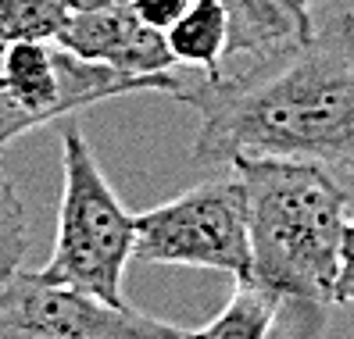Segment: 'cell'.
I'll list each match as a JSON object with an SVG mask.
<instances>
[{
  "instance_id": "1",
  "label": "cell",
  "mask_w": 354,
  "mask_h": 339,
  "mask_svg": "<svg viewBox=\"0 0 354 339\" xmlns=\"http://www.w3.org/2000/svg\"><path fill=\"white\" fill-rule=\"evenodd\" d=\"M176 97L201 118L194 157L204 164L286 157L354 172V14H329L240 72L183 79Z\"/></svg>"
},
{
  "instance_id": "2",
  "label": "cell",
  "mask_w": 354,
  "mask_h": 339,
  "mask_svg": "<svg viewBox=\"0 0 354 339\" xmlns=\"http://www.w3.org/2000/svg\"><path fill=\"white\" fill-rule=\"evenodd\" d=\"M247 189L251 279L279 296V314L301 339H315L337 304L340 250L351 218L347 189L329 168L286 157H236Z\"/></svg>"
},
{
  "instance_id": "3",
  "label": "cell",
  "mask_w": 354,
  "mask_h": 339,
  "mask_svg": "<svg viewBox=\"0 0 354 339\" xmlns=\"http://www.w3.org/2000/svg\"><path fill=\"white\" fill-rule=\"evenodd\" d=\"M136 250V215L118 200L90 143L75 129L61 139V211L50 261L39 275L86 289L100 300L129 304L122 279Z\"/></svg>"
},
{
  "instance_id": "4",
  "label": "cell",
  "mask_w": 354,
  "mask_h": 339,
  "mask_svg": "<svg viewBox=\"0 0 354 339\" xmlns=\"http://www.w3.org/2000/svg\"><path fill=\"white\" fill-rule=\"evenodd\" d=\"M136 261L179 264L251 279V232L247 189L236 179L201 182L186 193L136 215Z\"/></svg>"
},
{
  "instance_id": "5",
  "label": "cell",
  "mask_w": 354,
  "mask_h": 339,
  "mask_svg": "<svg viewBox=\"0 0 354 339\" xmlns=\"http://www.w3.org/2000/svg\"><path fill=\"white\" fill-rule=\"evenodd\" d=\"M133 304H111L39 271H18L0 296V339H190Z\"/></svg>"
},
{
  "instance_id": "6",
  "label": "cell",
  "mask_w": 354,
  "mask_h": 339,
  "mask_svg": "<svg viewBox=\"0 0 354 339\" xmlns=\"http://www.w3.org/2000/svg\"><path fill=\"white\" fill-rule=\"evenodd\" d=\"M65 50L108 65L122 75H161L172 72L179 61L169 50L165 32L140 22L133 4L104 8V11H75L54 39Z\"/></svg>"
},
{
  "instance_id": "7",
  "label": "cell",
  "mask_w": 354,
  "mask_h": 339,
  "mask_svg": "<svg viewBox=\"0 0 354 339\" xmlns=\"http://www.w3.org/2000/svg\"><path fill=\"white\" fill-rule=\"evenodd\" d=\"M229 14V57H261L315 32L301 0H218Z\"/></svg>"
},
{
  "instance_id": "8",
  "label": "cell",
  "mask_w": 354,
  "mask_h": 339,
  "mask_svg": "<svg viewBox=\"0 0 354 339\" xmlns=\"http://www.w3.org/2000/svg\"><path fill=\"white\" fill-rule=\"evenodd\" d=\"M165 39L179 65L204 68V75H218L229 43V14L218 0H194L190 11L165 29Z\"/></svg>"
},
{
  "instance_id": "9",
  "label": "cell",
  "mask_w": 354,
  "mask_h": 339,
  "mask_svg": "<svg viewBox=\"0 0 354 339\" xmlns=\"http://www.w3.org/2000/svg\"><path fill=\"white\" fill-rule=\"evenodd\" d=\"M279 296L258 282H236V293L212 322L190 339H272Z\"/></svg>"
},
{
  "instance_id": "10",
  "label": "cell",
  "mask_w": 354,
  "mask_h": 339,
  "mask_svg": "<svg viewBox=\"0 0 354 339\" xmlns=\"http://www.w3.org/2000/svg\"><path fill=\"white\" fill-rule=\"evenodd\" d=\"M68 14L61 0H0V43L57 39Z\"/></svg>"
},
{
  "instance_id": "11",
  "label": "cell",
  "mask_w": 354,
  "mask_h": 339,
  "mask_svg": "<svg viewBox=\"0 0 354 339\" xmlns=\"http://www.w3.org/2000/svg\"><path fill=\"white\" fill-rule=\"evenodd\" d=\"M29 250V215L18 197L15 182L0 172V296L11 279L22 271V258Z\"/></svg>"
},
{
  "instance_id": "12",
  "label": "cell",
  "mask_w": 354,
  "mask_h": 339,
  "mask_svg": "<svg viewBox=\"0 0 354 339\" xmlns=\"http://www.w3.org/2000/svg\"><path fill=\"white\" fill-rule=\"evenodd\" d=\"M129 4L140 14V22H147L151 29L165 32L172 22H179V18L190 11L194 0H129Z\"/></svg>"
},
{
  "instance_id": "13",
  "label": "cell",
  "mask_w": 354,
  "mask_h": 339,
  "mask_svg": "<svg viewBox=\"0 0 354 339\" xmlns=\"http://www.w3.org/2000/svg\"><path fill=\"white\" fill-rule=\"evenodd\" d=\"M337 304L354 307V207L344 232V250H340V275H337Z\"/></svg>"
},
{
  "instance_id": "14",
  "label": "cell",
  "mask_w": 354,
  "mask_h": 339,
  "mask_svg": "<svg viewBox=\"0 0 354 339\" xmlns=\"http://www.w3.org/2000/svg\"><path fill=\"white\" fill-rule=\"evenodd\" d=\"M0 47H4V43H0ZM29 129H32L29 118L15 108V100H11V97H8V90H4V79H0V151H4V146H8L11 139L26 136Z\"/></svg>"
},
{
  "instance_id": "15",
  "label": "cell",
  "mask_w": 354,
  "mask_h": 339,
  "mask_svg": "<svg viewBox=\"0 0 354 339\" xmlns=\"http://www.w3.org/2000/svg\"><path fill=\"white\" fill-rule=\"evenodd\" d=\"M72 14L75 11H104V8H118V4H129V0H61Z\"/></svg>"
},
{
  "instance_id": "16",
  "label": "cell",
  "mask_w": 354,
  "mask_h": 339,
  "mask_svg": "<svg viewBox=\"0 0 354 339\" xmlns=\"http://www.w3.org/2000/svg\"><path fill=\"white\" fill-rule=\"evenodd\" d=\"M301 4H304V8H311V4H322V0H301Z\"/></svg>"
}]
</instances>
